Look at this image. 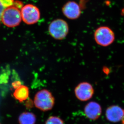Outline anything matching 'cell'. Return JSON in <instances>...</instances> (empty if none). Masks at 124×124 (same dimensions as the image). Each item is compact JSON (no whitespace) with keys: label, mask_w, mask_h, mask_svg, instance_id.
Instances as JSON below:
<instances>
[{"label":"cell","mask_w":124,"mask_h":124,"mask_svg":"<svg viewBox=\"0 0 124 124\" xmlns=\"http://www.w3.org/2000/svg\"><path fill=\"white\" fill-rule=\"evenodd\" d=\"M75 95L79 100L86 101L92 98L94 90L91 84L87 82L80 83L75 89Z\"/></svg>","instance_id":"obj_6"},{"label":"cell","mask_w":124,"mask_h":124,"mask_svg":"<svg viewBox=\"0 0 124 124\" xmlns=\"http://www.w3.org/2000/svg\"><path fill=\"white\" fill-rule=\"evenodd\" d=\"M48 31L53 38L57 40H62L68 34L69 27L65 21L57 19L50 23L48 27Z\"/></svg>","instance_id":"obj_3"},{"label":"cell","mask_w":124,"mask_h":124,"mask_svg":"<svg viewBox=\"0 0 124 124\" xmlns=\"http://www.w3.org/2000/svg\"><path fill=\"white\" fill-rule=\"evenodd\" d=\"M21 85V83L19 81H15L14 82H13L12 84V85L13 86V87L15 89H16L17 87H19V86H20Z\"/></svg>","instance_id":"obj_14"},{"label":"cell","mask_w":124,"mask_h":124,"mask_svg":"<svg viewBox=\"0 0 124 124\" xmlns=\"http://www.w3.org/2000/svg\"></svg>","instance_id":"obj_16"},{"label":"cell","mask_w":124,"mask_h":124,"mask_svg":"<svg viewBox=\"0 0 124 124\" xmlns=\"http://www.w3.org/2000/svg\"><path fill=\"white\" fill-rule=\"evenodd\" d=\"M54 98L46 89L38 91L35 95L34 104L36 107L43 111L51 110L54 104Z\"/></svg>","instance_id":"obj_2"},{"label":"cell","mask_w":124,"mask_h":124,"mask_svg":"<svg viewBox=\"0 0 124 124\" xmlns=\"http://www.w3.org/2000/svg\"><path fill=\"white\" fill-rule=\"evenodd\" d=\"M121 14L122 16H123L124 17V7L121 10Z\"/></svg>","instance_id":"obj_15"},{"label":"cell","mask_w":124,"mask_h":124,"mask_svg":"<svg viewBox=\"0 0 124 124\" xmlns=\"http://www.w3.org/2000/svg\"><path fill=\"white\" fill-rule=\"evenodd\" d=\"M14 98L22 102L28 99L29 95V90L28 87L24 85L20 86L16 89L13 93Z\"/></svg>","instance_id":"obj_10"},{"label":"cell","mask_w":124,"mask_h":124,"mask_svg":"<svg viewBox=\"0 0 124 124\" xmlns=\"http://www.w3.org/2000/svg\"><path fill=\"white\" fill-rule=\"evenodd\" d=\"M22 19L28 25H33L37 23L40 17V13L39 8L34 5L28 4L21 9Z\"/></svg>","instance_id":"obj_5"},{"label":"cell","mask_w":124,"mask_h":124,"mask_svg":"<svg viewBox=\"0 0 124 124\" xmlns=\"http://www.w3.org/2000/svg\"><path fill=\"white\" fill-rule=\"evenodd\" d=\"M84 113L88 118L95 120L99 118L101 113L100 105L95 101H90L85 106Z\"/></svg>","instance_id":"obj_9"},{"label":"cell","mask_w":124,"mask_h":124,"mask_svg":"<svg viewBox=\"0 0 124 124\" xmlns=\"http://www.w3.org/2000/svg\"><path fill=\"white\" fill-rule=\"evenodd\" d=\"M14 0H0V22L4 11L8 7L14 3Z\"/></svg>","instance_id":"obj_12"},{"label":"cell","mask_w":124,"mask_h":124,"mask_svg":"<svg viewBox=\"0 0 124 124\" xmlns=\"http://www.w3.org/2000/svg\"><path fill=\"white\" fill-rule=\"evenodd\" d=\"M106 116L109 121L117 123L124 120V110L116 105L109 107L106 110Z\"/></svg>","instance_id":"obj_8"},{"label":"cell","mask_w":124,"mask_h":124,"mask_svg":"<svg viewBox=\"0 0 124 124\" xmlns=\"http://www.w3.org/2000/svg\"><path fill=\"white\" fill-rule=\"evenodd\" d=\"M19 121L20 124H35L36 116L31 112H23L19 116Z\"/></svg>","instance_id":"obj_11"},{"label":"cell","mask_w":124,"mask_h":124,"mask_svg":"<svg viewBox=\"0 0 124 124\" xmlns=\"http://www.w3.org/2000/svg\"><path fill=\"white\" fill-rule=\"evenodd\" d=\"M23 4L21 2L15 1L14 3L7 7L4 11L1 21L5 25L13 28L19 25L22 21L21 9Z\"/></svg>","instance_id":"obj_1"},{"label":"cell","mask_w":124,"mask_h":124,"mask_svg":"<svg viewBox=\"0 0 124 124\" xmlns=\"http://www.w3.org/2000/svg\"><path fill=\"white\" fill-rule=\"evenodd\" d=\"M46 124H64L61 119L57 116H50L46 122Z\"/></svg>","instance_id":"obj_13"},{"label":"cell","mask_w":124,"mask_h":124,"mask_svg":"<svg viewBox=\"0 0 124 124\" xmlns=\"http://www.w3.org/2000/svg\"><path fill=\"white\" fill-rule=\"evenodd\" d=\"M62 12L67 18L70 19H77L81 13L80 6L75 1H68L62 8Z\"/></svg>","instance_id":"obj_7"},{"label":"cell","mask_w":124,"mask_h":124,"mask_svg":"<svg viewBox=\"0 0 124 124\" xmlns=\"http://www.w3.org/2000/svg\"><path fill=\"white\" fill-rule=\"evenodd\" d=\"M94 39L97 44L102 46H108L113 43L115 34L113 31L107 26L100 27L95 30Z\"/></svg>","instance_id":"obj_4"}]
</instances>
